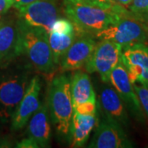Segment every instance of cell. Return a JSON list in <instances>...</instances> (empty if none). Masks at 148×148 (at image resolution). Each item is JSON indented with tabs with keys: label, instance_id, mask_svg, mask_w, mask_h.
<instances>
[{
	"label": "cell",
	"instance_id": "cell-1",
	"mask_svg": "<svg viewBox=\"0 0 148 148\" xmlns=\"http://www.w3.org/2000/svg\"><path fill=\"white\" fill-rule=\"evenodd\" d=\"M66 16L73 23L77 33L92 36L104 30L125 14V7L101 5L91 1L64 2Z\"/></svg>",
	"mask_w": 148,
	"mask_h": 148
},
{
	"label": "cell",
	"instance_id": "cell-2",
	"mask_svg": "<svg viewBox=\"0 0 148 148\" xmlns=\"http://www.w3.org/2000/svg\"><path fill=\"white\" fill-rule=\"evenodd\" d=\"M14 61L0 67V121H11L19 102L32 79L30 64Z\"/></svg>",
	"mask_w": 148,
	"mask_h": 148
},
{
	"label": "cell",
	"instance_id": "cell-3",
	"mask_svg": "<svg viewBox=\"0 0 148 148\" xmlns=\"http://www.w3.org/2000/svg\"><path fill=\"white\" fill-rule=\"evenodd\" d=\"M47 105L50 119L58 134L62 137L69 136L73 106L70 79L67 75L60 74L52 79L48 90Z\"/></svg>",
	"mask_w": 148,
	"mask_h": 148
},
{
	"label": "cell",
	"instance_id": "cell-4",
	"mask_svg": "<svg viewBox=\"0 0 148 148\" xmlns=\"http://www.w3.org/2000/svg\"><path fill=\"white\" fill-rule=\"evenodd\" d=\"M19 22L23 54L37 71L45 74L53 73L56 65L49 41V33L40 28L28 27Z\"/></svg>",
	"mask_w": 148,
	"mask_h": 148
},
{
	"label": "cell",
	"instance_id": "cell-5",
	"mask_svg": "<svg viewBox=\"0 0 148 148\" xmlns=\"http://www.w3.org/2000/svg\"><path fill=\"white\" fill-rule=\"evenodd\" d=\"M96 39L107 40L119 45L122 49L148 40V26L142 18L127 12L115 22L92 35Z\"/></svg>",
	"mask_w": 148,
	"mask_h": 148
},
{
	"label": "cell",
	"instance_id": "cell-6",
	"mask_svg": "<svg viewBox=\"0 0 148 148\" xmlns=\"http://www.w3.org/2000/svg\"><path fill=\"white\" fill-rule=\"evenodd\" d=\"M121 53L122 47L119 45L101 40L96 43L93 52L85 64V70L88 73H98L103 82L109 83L112 70L121 60Z\"/></svg>",
	"mask_w": 148,
	"mask_h": 148
},
{
	"label": "cell",
	"instance_id": "cell-7",
	"mask_svg": "<svg viewBox=\"0 0 148 148\" xmlns=\"http://www.w3.org/2000/svg\"><path fill=\"white\" fill-rule=\"evenodd\" d=\"M17 10L18 19L22 24L40 28L48 33L58 18V8L55 0H38Z\"/></svg>",
	"mask_w": 148,
	"mask_h": 148
},
{
	"label": "cell",
	"instance_id": "cell-8",
	"mask_svg": "<svg viewBox=\"0 0 148 148\" xmlns=\"http://www.w3.org/2000/svg\"><path fill=\"white\" fill-rule=\"evenodd\" d=\"M90 148H131L134 144L119 123L105 115L95 128Z\"/></svg>",
	"mask_w": 148,
	"mask_h": 148
},
{
	"label": "cell",
	"instance_id": "cell-9",
	"mask_svg": "<svg viewBox=\"0 0 148 148\" xmlns=\"http://www.w3.org/2000/svg\"><path fill=\"white\" fill-rule=\"evenodd\" d=\"M21 54L23 53L19 19L2 16L0 20V67L10 64Z\"/></svg>",
	"mask_w": 148,
	"mask_h": 148
},
{
	"label": "cell",
	"instance_id": "cell-10",
	"mask_svg": "<svg viewBox=\"0 0 148 148\" xmlns=\"http://www.w3.org/2000/svg\"><path fill=\"white\" fill-rule=\"evenodd\" d=\"M121 60L132 84L148 87V45L138 43L122 49Z\"/></svg>",
	"mask_w": 148,
	"mask_h": 148
},
{
	"label": "cell",
	"instance_id": "cell-11",
	"mask_svg": "<svg viewBox=\"0 0 148 148\" xmlns=\"http://www.w3.org/2000/svg\"><path fill=\"white\" fill-rule=\"evenodd\" d=\"M110 83L121 97L124 105L139 121H144V112L138 100L133 85L129 79L127 71L122 60L112 70L110 76Z\"/></svg>",
	"mask_w": 148,
	"mask_h": 148
},
{
	"label": "cell",
	"instance_id": "cell-12",
	"mask_svg": "<svg viewBox=\"0 0 148 148\" xmlns=\"http://www.w3.org/2000/svg\"><path fill=\"white\" fill-rule=\"evenodd\" d=\"M41 90V82L38 75H35L30 81L25 94L19 102L11 119V127L14 131L21 130L25 127L40 106V94Z\"/></svg>",
	"mask_w": 148,
	"mask_h": 148
},
{
	"label": "cell",
	"instance_id": "cell-13",
	"mask_svg": "<svg viewBox=\"0 0 148 148\" xmlns=\"http://www.w3.org/2000/svg\"><path fill=\"white\" fill-rule=\"evenodd\" d=\"M96 45L94 37L89 34L77 33L73 43L59 63L61 73L79 70L84 67Z\"/></svg>",
	"mask_w": 148,
	"mask_h": 148
},
{
	"label": "cell",
	"instance_id": "cell-14",
	"mask_svg": "<svg viewBox=\"0 0 148 148\" xmlns=\"http://www.w3.org/2000/svg\"><path fill=\"white\" fill-rule=\"evenodd\" d=\"M99 101L105 115L119 123L122 127H128L129 118L127 107L113 86H105L101 88Z\"/></svg>",
	"mask_w": 148,
	"mask_h": 148
},
{
	"label": "cell",
	"instance_id": "cell-15",
	"mask_svg": "<svg viewBox=\"0 0 148 148\" xmlns=\"http://www.w3.org/2000/svg\"><path fill=\"white\" fill-rule=\"evenodd\" d=\"M27 136L33 138L40 147H48L51 138L50 117L47 102L40 104L27 123Z\"/></svg>",
	"mask_w": 148,
	"mask_h": 148
},
{
	"label": "cell",
	"instance_id": "cell-16",
	"mask_svg": "<svg viewBox=\"0 0 148 148\" xmlns=\"http://www.w3.org/2000/svg\"><path fill=\"white\" fill-rule=\"evenodd\" d=\"M97 114H81L73 111L69 129L70 147L78 148L83 147L97 124Z\"/></svg>",
	"mask_w": 148,
	"mask_h": 148
},
{
	"label": "cell",
	"instance_id": "cell-17",
	"mask_svg": "<svg viewBox=\"0 0 148 148\" xmlns=\"http://www.w3.org/2000/svg\"><path fill=\"white\" fill-rule=\"evenodd\" d=\"M70 89L73 107L87 101H96L93 85L86 73L76 70L70 78Z\"/></svg>",
	"mask_w": 148,
	"mask_h": 148
},
{
	"label": "cell",
	"instance_id": "cell-18",
	"mask_svg": "<svg viewBox=\"0 0 148 148\" xmlns=\"http://www.w3.org/2000/svg\"><path fill=\"white\" fill-rule=\"evenodd\" d=\"M76 36L77 32L73 33H57L51 31L49 32V41L55 65L59 64L65 53L73 43Z\"/></svg>",
	"mask_w": 148,
	"mask_h": 148
},
{
	"label": "cell",
	"instance_id": "cell-19",
	"mask_svg": "<svg viewBox=\"0 0 148 148\" xmlns=\"http://www.w3.org/2000/svg\"><path fill=\"white\" fill-rule=\"evenodd\" d=\"M129 9L134 15L148 21V0H132Z\"/></svg>",
	"mask_w": 148,
	"mask_h": 148
},
{
	"label": "cell",
	"instance_id": "cell-20",
	"mask_svg": "<svg viewBox=\"0 0 148 148\" xmlns=\"http://www.w3.org/2000/svg\"><path fill=\"white\" fill-rule=\"evenodd\" d=\"M132 85L137 93L143 112L148 118V87L142 84H139L138 82L133 83Z\"/></svg>",
	"mask_w": 148,
	"mask_h": 148
},
{
	"label": "cell",
	"instance_id": "cell-21",
	"mask_svg": "<svg viewBox=\"0 0 148 148\" xmlns=\"http://www.w3.org/2000/svg\"><path fill=\"white\" fill-rule=\"evenodd\" d=\"M51 31L57 33H73L76 32V29L69 18H58L54 21Z\"/></svg>",
	"mask_w": 148,
	"mask_h": 148
},
{
	"label": "cell",
	"instance_id": "cell-22",
	"mask_svg": "<svg viewBox=\"0 0 148 148\" xmlns=\"http://www.w3.org/2000/svg\"><path fill=\"white\" fill-rule=\"evenodd\" d=\"M73 111L81 114H97V101H87L74 106Z\"/></svg>",
	"mask_w": 148,
	"mask_h": 148
},
{
	"label": "cell",
	"instance_id": "cell-23",
	"mask_svg": "<svg viewBox=\"0 0 148 148\" xmlns=\"http://www.w3.org/2000/svg\"><path fill=\"white\" fill-rule=\"evenodd\" d=\"M16 147L19 148H39V144L33 138L27 137L23 138L19 143H16Z\"/></svg>",
	"mask_w": 148,
	"mask_h": 148
},
{
	"label": "cell",
	"instance_id": "cell-24",
	"mask_svg": "<svg viewBox=\"0 0 148 148\" xmlns=\"http://www.w3.org/2000/svg\"><path fill=\"white\" fill-rule=\"evenodd\" d=\"M12 7V4L8 0H0V15L5 14Z\"/></svg>",
	"mask_w": 148,
	"mask_h": 148
},
{
	"label": "cell",
	"instance_id": "cell-25",
	"mask_svg": "<svg viewBox=\"0 0 148 148\" xmlns=\"http://www.w3.org/2000/svg\"><path fill=\"white\" fill-rule=\"evenodd\" d=\"M36 1H38V0H15L12 7H14L15 8L18 9L21 7H24V6L27 5V4H30L33 2H36Z\"/></svg>",
	"mask_w": 148,
	"mask_h": 148
},
{
	"label": "cell",
	"instance_id": "cell-26",
	"mask_svg": "<svg viewBox=\"0 0 148 148\" xmlns=\"http://www.w3.org/2000/svg\"><path fill=\"white\" fill-rule=\"evenodd\" d=\"M89 1L94 2V3H99V4H101V5L112 6L118 4L114 0H89Z\"/></svg>",
	"mask_w": 148,
	"mask_h": 148
},
{
	"label": "cell",
	"instance_id": "cell-27",
	"mask_svg": "<svg viewBox=\"0 0 148 148\" xmlns=\"http://www.w3.org/2000/svg\"><path fill=\"white\" fill-rule=\"evenodd\" d=\"M115 3H117L119 5L123 6V7H129L130 4L132 3V0H114Z\"/></svg>",
	"mask_w": 148,
	"mask_h": 148
},
{
	"label": "cell",
	"instance_id": "cell-28",
	"mask_svg": "<svg viewBox=\"0 0 148 148\" xmlns=\"http://www.w3.org/2000/svg\"><path fill=\"white\" fill-rule=\"evenodd\" d=\"M9 147H10L9 143H8V142H6L5 140H3V139L0 138V148Z\"/></svg>",
	"mask_w": 148,
	"mask_h": 148
},
{
	"label": "cell",
	"instance_id": "cell-29",
	"mask_svg": "<svg viewBox=\"0 0 148 148\" xmlns=\"http://www.w3.org/2000/svg\"><path fill=\"white\" fill-rule=\"evenodd\" d=\"M77 1H87V0H64V2H77Z\"/></svg>",
	"mask_w": 148,
	"mask_h": 148
},
{
	"label": "cell",
	"instance_id": "cell-30",
	"mask_svg": "<svg viewBox=\"0 0 148 148\" xmlns=\"http://www.w3.org/2000/svg\"><path fill=\"white\" fill-rule=\"evenodd\" d=\"M9 2H10L12 4V6H13V3H14V2H15V0H8Z\"/></svg>",
	"mask_w": 148,
	"mask_h": 148
},
{
	"label": "cell",
	"instance_id": "cell-31",
	"mask_svg": "<svg viewBox=\"0 0 148 148\" xmlns=\"http://www.w3.org/2000/svg\"><path fill=\"white\" fill-rule=\"evenodd\" d=\"M2 16H3V15H0V20H1V18H2Z\"/></svg>",
	"mask_w": 148,
	"mask_h": 148
},
{
	"label": "cell",
	"instance_id": "cell-32",
	"mask_svg": "<svg viewBox=\"0 0 148 148\" xmlns=\"http://www.w3.org/2000/svg\"><path fill=\"white\" fill-rule=\"evenodd\" d=\"M1 123H2V122L0 121V124H1Z\"/></svg>",
	"mask_w": 148,
	"mask_h": 148
}]
</instances>
